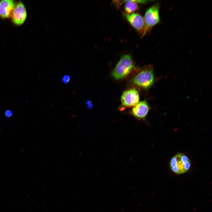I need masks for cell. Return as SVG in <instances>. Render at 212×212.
<instances>
[{
  "mask_svg": "<svg viewBox=\"0 0 212 212\" xmlns=\"http://www.w3.org/2000/svg\"><path fill=\"white\" fill-rule=\"evenodd\" d=\"M139 93L137 90L134 89L124 92L121 98L122 105L128 107H134L139 102Z\"/></svg>",
  "mask_w": 212,
  "mask_h": 212,
  "instance_id": "cell-6",
  "label": "cell"
},
{
  "mask_svg": "<svg viewBox=\"0 0 212 212\" xmlns=\"http://www.w3.org/2000/svg\"><path fill=\"white\" fill-rule=\"evenodd\" d=\"M125 3L124 9L125 13L127 14H130L136 11L138 9V4L137 3V0H117V4L120 7L123 4Z\"/></svg>",
  "mask_w": 212,
  "mask_h": 212,
  "instance_id": "cell-10",
  "label": "cell"
},
{
  "mask_svg": "<svg viewBox=\"0 0 212 212\" xmlns=\"http://www.w3.org/2000/svg\"><path fill=\"white\" fill-rule=\"evenodd\" d=\"M160 4L156 3L149 8L146 11L143 18L145 26L141 36L143 38L153 27L160 22L159 10Z\"/></svg>",
  "mask_w": 212,
  "mask_h": 212,
  "instance_id": "cell-3",
  "label": "cell"
},
{
  "mask_svg": "<svg viewBox=\"0 0 212 212\" xmlns=\"http://www.w3.org/2000/svg\"><path fill=\"white\" fill-rule=\"evenodd\" d=\"M27 16L26 9L24 4L19 1L15 4L11 16L12 22L16 25H21L25 21Z\"/></svg>",
  "mask_w": 212,
  "mask_h": 212,
  "instance_id": "cell-5",
  "label": "cell"
},
{
  "mask_svg": "<svg viewBox=\"0 0 212 212\" xmlns=\"http://www.w3.org/2000/svg\"><path fill=\"white\" fill-rule=\"evenodd\" d=\"M13 114L12 111L10 110H6L4 112V115L7 118L10 117L13 115Z\"/></svg>",
  "mask_w": 212,
  "mask_h": 212,
  "instance_id": "cell-12",
  "label": "cell"
},
{
  "mask_svg": "<svg viewBox=\"0 0 212 212\" xmlns=\"http://www.w3.org/2000/svg\"><path fill=\"white\" fill-rule=\"evenodd\" d=\"M134 67L131 55L130 54H124L121 56L119 61L113 69L112 75L116 80L122 79L127 76Z\"/></svg>",
  "mask_w": 212,
  "mask_h": 212,
  "instance_id": "cell-2",
  "label": "cell"
},
{
  "mask_svg": "<svg viewBox=\"0 0 212 212\" xmlns=\"http://www.w3.org/2000/svg\"><path fill=\"white\" fill-rule=\"evenodd\" d=\"M70 79V76L69 75H64L63 77L62 81L64 83L66 84L69 82Z\"/></svg>",
  "mask_w": 212,
  "mask_h": 212,
  "instance_id": "cell-11",
  "label": "cell"
},
{
  "mask_svg": "<svg viewBox=\"0 0 212 212\" xmlns=\"http://www.w3.org/2000/svg\"><path fill=\"white\" fill-rule=\"evenodd\" d=\"M150 107L145 100L138 102L133 107L131 113L132 115L138 120H144L149 112Z\"/></svg>",
  "mask_w": 212,
  "mask_h": 212,
  "instance_id": "cell-8",
  "label": "cell"
},
{
  "mask_svg": "<svg viewBox=\"0 0 212 212\" xmlns=\"http://www.w3.org/2000/svg\"><path fill=\"white\" fill-rule=\"evenodd\" d=\"M123 14L128 22L135 29L140 33L141 36L145 26L144 19L142 16L138 13L127 14L125 13Z\"/></svg>",
  "mask_w": 212,
  "mask_h": 212,
  "instance_id": "cell-7",
  "label": "cell"
},
{
  "mask_svg": "<svg viewBox=\"0 0 212 212\" xmlns=\"http://www.w3.org/2000/svg\"><path fill=\"white\" fill-rule=\"evenodd\" d=\"M15 4L13 0L0 1V17L3 19L11 17Z\"/></svg>",
  "mask_w": 212,
  "mask_h": 212,
  "instance_id": "cell-9",
  "label": "cell"
},
{
  "mask_svg": "<svg viewBox=\"0 0 212 212\" xmlns=\"http://www.w3.org/2000/svg\"><path fill=\"white\" fill-rule=\"evenodd\" d=\"M169 165L172 171L176 174H181L188 171L191 168V162L184 154L178 153L170 159Z\"/></svg>",
  "mask_w": 212,
  "mask_h": 212,
  "instance_id": "cell-4",
  "label": "cell"
},
{
  "mask_svg": "<svg viewBox=\"0 0 212 212\" xmlns=\"http://www.w3.org/2000/svg\"><path fill=\"white\" fill-rule=\"evenodd\" d=\"M155 81L153 66L150 64L143 67L132 81L135 85L148 89L153 84Z\"/></svg>",
  "mask_w": 212,
  "mask_h": 212,
  "instance_id": "cell-1",
  "label": "cell"
}]
</instances>
